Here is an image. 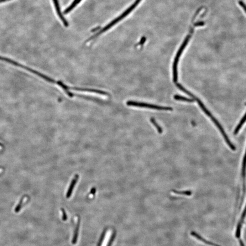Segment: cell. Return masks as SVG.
I'll return each instance as SVG.
<instances>
[{
	"label": "cell",
	"instance_id": "obj_19",
	"mask_svg": "<svg viewBox=\"0 0 246 246\" xmlns=\"http://www.w3.org/2000/svg\"><path fill=\"white\" fill-rule=\"evenodd\" d=\"M239 241L240 244L241 246H245L244 244V243H243V241L241 239H240Z\"/></svg>",
	"mask_w": 246,
	"mask_h": 246
},
{
	"label": "cell",
	"instance_id": "obj_9",
	"mask_svg": "<svg viewBox=\"0 0 246 246\" xmlns=\"http://www.w3.org/2000/svg\"><path fill=\"white\" fill-rule=\"evenodd\" d=\"M81 1H82V0H74V2L71 4V5L64 11V13L65 14L69 13H70V12H71V11H72L77 5H78V4H79Z\"/></svg>",
	"mask_w": 246,
	"mask_h": 246
},
{
	"label": "cell",
	"instance_id": "obj_12",
	"mask_svg": "<svg viewBox=\"0 0 246 246\" xmlns=\"http://www.w3.org/2000/svg\"><path fill=\"white\" fill-rule=\"evenodd\" d=\"M246 150L245 154L244 156L243 160V165H242V176L243 177V179L244 180L246 176Z\"/></svg>",
	"mask_w": 246,
	"mask_h": 246
},
{
	"label": "cell",
	"instance_id": "obj_3",
	"mask_svg": "<svg viewBox=\"0 0 246 246\" xmlns=\"http://www.w3.org/2000/svg\"><path fill=\"white\" fill-rule=\"evenodd\" d=\"M191 36L190 35H188L187 37L185 39L183 43H182V45L181 46L180 48L179 49L178 51L177 54H176V56H175V59L173 65V81L175 83H176L177 81L178 76H177V65L178 63L179 60L182 54L183 51L184 50L185 48L186 47V45H187L190 39Z\"/></svg>",
	"mask_w": 246,
	"mask_h": 246
},
{
	"label": "cell",
	"instance_id": "obj_18",
	"mask_svg": "<svg viewBox=\"0 0 246 246\" xmlns=\"http://www.w3.org/2000/svg\"><path fill=\"white\" fill-rule=\"evenodd\" d=\"M145 40H146V38H145V37L142 38V39L140 40V42H139V45L143 44L145 42Z\"/></svg>",
	"mask_w": 246,
	"mask_h": 246
},
{
	"label": "cell",
	"instance_id": "obj_17",
	"mask_svg": "<svg viewBox=\"0 0 246 246\" xmlns=\"http://www.w3.org/2000/svg\"><path fill=\"white\" fill-rule=\"evenodd\" d=\"M205 24V23L204 22H199V23H196L195 24L194 26L195 27H198V26H202Z\"/></svg>",
	"mask_w": 246,
	"mask_h": 246
},
{
	"label": "cell",
	"instance_id": "obj_11",
	"mask_svg": "<svg viewBox=\"0 0 246 246\" xmlns=\"http://www.w3.org/2000/svg\"><path fill=\"white\" fill-rule=\"evenodd\" d=\"M175 99L176 100H179V101H186L188 102H193L195 101L194 99H192V98H186V97H183V96H180V95H175L174 97Z\"/></svg>",
	"mask_w": 246,
	"mask_h": 246
},
{
	"label": "cell",
	"instance_id": "obj_2",
	"mask_svg": "<svg viewBox=\"0 0 246 246\" xmlns=\"http://www.w3.org/2000/svg\"><path fill=\"white\" fill-rule=\"evenodd\" d=\"M0 61H4V62H6V63H8V64H12V65L16 66V67H18L19 68H21V69H24V70L30 72V73L37 75L38 77H40L41 79H44L45 81H47V82H49V83L56 84L58 83V81H56V80L52 79V78H50L49 76L43 74L42 73H40V72H38L37 70L31 69L29 67H27V66H25V65L20 64V63L16 62L14 60H12V59H9V58L0 56Z\"/></svg>",
	"mask_w": 246,
	"mask_h": 246
},
{
	"label": "cell",
	"instance_id": "obj_16",
	"mask_svg": "<svg viewBox=\"0 0 246 246\" xmlns=\"http://www.w3.org/2000/svg\"><path fill=\"white\" fill-rule=\"evenodd\" d=\"M239 4L241 6L243 9L244 10L245 12V13H246V5H245V4L244 3H243V2H242V1H239Z\"/></svg>",
	"mask_w": 246,
	"mask_h": 246
},
{
	"label": "cell",
	"instance_id": "obj_14",
	"mask_svg": "<svg viewBox=\"0 0 246 246\" xmlns=\"http://www.w3.org/2000/svg\"><path fill=\"white\" fill-rule=\"evenodd\" d=\"M150 120H151V122H152L153 124L155 126V127H156V128H157L159 132L160 133H162V129L160 127L159 125L158 124V123H156V122L155 121V120H154V118H151Z\"/></svg>",
	"mask_w": 246,
	"mask_h": 246
},
{
	"label": "cell",
	"instance_id": "obj_7",
	"mask_svg": "<svg viewBox=\"0 0 246 246\" xmlns=\"http://www.w3.org/2000/svg\"><path fill=\"white\" fill-rule=\"evenodd\" d=\"M191 235L192 236L195 238L199 240L200 241H201L203 243H205L206 244L210 246H221L217 244L214 243H212V242L208 241H207L205 239L201 236L200 235H199L196 232L194 231L191 232Z\"/></svg>",
	"mask_w": 246,
	"mask_h": 246
},
{
	"label": "cell",
	"instance_id": "obj_1",
	"mask_svg": "<svg viewBox=\"0 0 246 246\" xmlns=\"http://www.w3.org/2000/svg\"><path fill=\"white\" fill-rule=\"evenodd\" d=\"M141 0H136L133 4L131 5V6H130L128 9H127L124 13H123L122 14L120 15V16H119V17H118V18H116L115 19L113 20V21H112L111 23H109L107 26L104 27L102 29L100 30L98 33H97V34H95L93 35L92 37L89 38V39L86 41V43H89V42L92 41V40L96 39V38L98 37L99 35L102 34H103L104 32L108 31V29H109L110 28H112L114 25L116 24H117L119 21H121V20H122L124 18H125L126 16H128V15L129 14L134 8H135L138 6L139 4L140 3V2H141Z\"/></svg>",
	"mask_w": 246,
	"mask_h": 246
},
{
	"label": "cell",
	"instance_id": "obj_10",
	"mask_svg": "<svg viewBox=\"0 0 246 246\" xmlns=\"http://www.w3.org/2000/svg\"><path fill=\"white\" fill-rule=\"evenodd\" d=\"M79 224H80V220L78 219L77 224H76V227H75V231L74 235V238L73 239V243L75 244L77 242V238H78V233H79Z\"/></svg>",
	"mask_w": 246,
	"mask_h": 246
},
{
	"label": "cell",
	"instance_id": "obj_5",
	"mask_svg": "<svg viewBox=\"0 0 246 246\" xmlns=\"http://www.w3.org/2000/svg\"><path fill=\"white\" fill-rule=\"evenodd\" d=\"M53 2H54V6H55L56 12H57V14H58L59 18H60V19H61V21L63 22L64 26L66 27H68V26H69V24H68L67 20L65 19L64 16H63L62 13H61L60 6H59V1H58V0H53Z\"/></svg>",
	"mask_w": 246,
	"mask_h": 246
},
{
	"label": "cell",
	"instance_id": "obj_8",
	"mask_svg": "<svg viewBox=\"0 0 246 246\" xmlns=\"http://www.w3.org/2000/svg\"><path fill=\"white\" fill-rule=\"evenodd\" d=\"M246 121V113L244 115L243 117V118H242L241 120H240V121L239 123L237 125L236 128H235L234 130V133L235 135L237 134V133H238L240 129L241 128L242 126L243 125L244 123H245Z\"/></svg>",
	"mask_w": 246,
	"mask_h": 246
},
{
	"label": "cell",
	"instance_id": "obj_13",
	"mask_svg": "<svg viewBox=\"0 0 246 246\" xmlns=\"http://www.w3.org/2000/svg\"><path fill=\"white\" fill-rule=\"evenodd\" d=\"M246 216V206L245 207V208H244V210L243 212V213H242L241 217L240 220V221L238 223V226H237V228L238 229H241L242 225H243V223L244 220Z\"/></svg>",
	"mask_w": 246,
	"mask_h": 246
},
{
	"label": "cell",
	"instance_id": "obj_4",
	"mask_svg": "<svg viewBox=\"0 0 246 246\" xmlns=\"http://www.w3.org/2000/svg\"><path fill=\"white\" fill-rule=\"evenodd\" d=\"M127 105L133 107H141V108H147L157 109L160 110H172V108L170 107H162V106H157L153 104H148V103H140L136 101H128L126 103Z\"/></svg>",
	"mask_w": 246,
	"mask_h": 246
},
{
	"label": "cell",
	"instance_id": "obj_20",
	"mask_svg": "<svg viewBox=\"0 0 246 246\" xmlns=\"http://www.w3.org/2000/svg\"><path fill=\"white\" fill-rule=\"evenodd\" d=\"M95 191H96V189L94 188H93L91 190V193L92 194H94L95 193Z\"/></svg>",
	"mask_w": 246,
	"mask_h": 246
},
{
	"label": "cell",
	"instance_id": "obj_15",
	"mask_svg": "<svg viewBox=\"0 0 246 246\" xmlns=\"http://www.w3.org/2000/svg\"><path fill=\"white\" fill-rule=\"evenodd\" d=\"M61 211H62V213H63V217H62V218H63V220L64 221H66L67 220V214H66V213L65 212V210H64V209L61 208Z\"/></svg>",
	"mask_w": 246,
	"mask_h": 246
},
{
	"label": "cell",
	"instance_id": "obj_6",
	"mask_svg": "<svg viewBox=\"0 0 246 246\" xmlns=\"http://www.w3.org/2000/svg\"><path fill=\"white\" fill-rule=\"evenodd\" d=\"M79 178V175H75L74 178H73L72 181H71V184H70L69 189H68V191H67V194H66V197L67 198H69L71 196L73 190H74V188L75 187V185L77 183Z\"/></svg>",
	"mask_w": 246,
	"mask_h": 246
}]
</instances>
